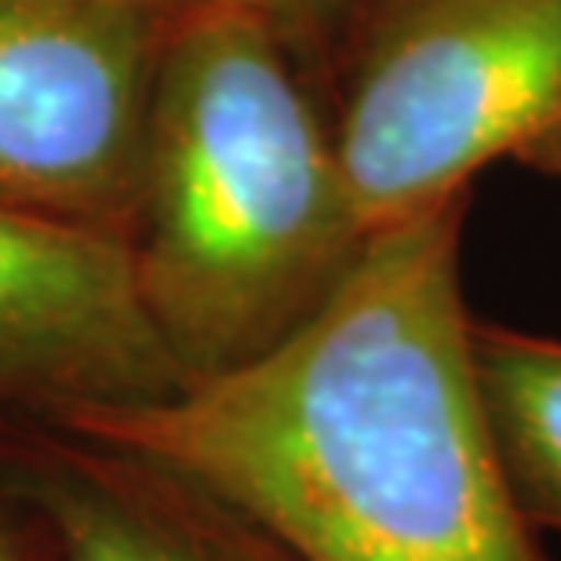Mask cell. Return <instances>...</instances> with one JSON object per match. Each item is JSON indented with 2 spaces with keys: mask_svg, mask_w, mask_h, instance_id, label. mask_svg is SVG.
Here are the masks:
<instances>
[{
  "mask_svg": "<svg viewBox=\"0 0 561 561\" xmlns=\"http://www.w3.org/2000/svg\"><path fill=\"white\" fill-rule=\"evenodd\" d=\"M470 197L373 233L271 351L55 420L238 511L288 561H551L492 437L463 296Z\"/></svg>",
  "mask_w": 561,
  "mask_h": 561,
  "instance_id": "6da1fadb",
  "label": "cell"
},
{
  "mask_svg": "<svg viewBox=\"0 0 561 561\" xmlns=\"http://www.w3.org/2000/svg\"><path fill=\"white\" fill-rule=\"evenodd\" d=\"M128 244L146 313L190 383L271 351L362 260L368 233L332 128L274 19L230 0H175Z\"/></svg>",
  "mask_w": 561,
  "mask_h": 561,
  "instance_id": "7a4b0ae2",
  "label": "cell"
},
{
  "mask_svg": "<svg viewBox=\"0 0 561 561\" xmlns=\"http://www.w3.org/2000/svg\"><path fill=\"white\" fill-rule=\"evenodd\" d=\"M332 139L368 238L507 157L558 168L561 0H376Z\"/></svg>",
  "mask_w": 561,
  "mask_h": 561,
  "instance_id": "3957f363",
  "label": "cell"
},
{
  "mask_svg": "<svg viewBox=\"0 0 561 561\" xmlns=\"http://www.w3.org/2000/svg\"><path fill=\"white\" fill-rule=\"evenodd\" d=\"M175 0L0 4V205L128 233Z\"/></svg>",
  "mask_w": 561,
  "mask_h": 561,
  "instance_id": "277c9868",
  "label": "cell"
},
{
  "mask_svg": "<svg viewBox=\"0 0 561 561\" xmlns=\"http://www.w3.org/2000/svg\"><path fill=\"white\" fill-rule=\"evenodd\" d=\"M186 383L146 313L128 233L0 205V416L55 423Z\"/></svg>",
  "mask_w": 561,
  "mask_h": 561,
  "instance_id": "5b68a950",
  "label": "cell"
},
{
  "mask_svg": "<svg viewBox=\"0 0 561 561\" xmlns=\"http://www.w3.org/2000/svg\"><path fill=\"white\" fill-rule=\"evenodd\" d=\"M8 470L62 561H288L194 481L62 426L11 445Z\"/></svg>",
  "mask_w": 561,
  "mask_h": 561,
  "instance_id": "8992f818",
  "label": "cell"
},
{
  "mask_svg": "<svg viewBox=\"0 0 561 561\" xmlns=\"http://www.w3.org/2000/svg\"><path fill=\"white\" fill-rule=\"evenodd\" d=\"M474 362L514 496L561 540V335L474 318Z\"/></svg>",
  "mask_w": 561,
  "mask_h": 561,
  "instance_id": "52a82bcc",
  "label": "cell"
},
{
  "mask_svg": "<svg viewBox=\"0 0 561 561\" xmlns=\"http://www.w3.org/2000/svg\"><path fill=\"white\" fill-rule=\"evenodd\" d=\"M230 4H241V8L260 11V15L274 19L277 26L285 30L288 22H296L302 15H310V11H318L324 0H230Z\"/></svg>",
  "mask_w": 561,
  "mask_h": 561,
  "instance_id": "ba28073f",
  "label": "cell"
},
{
  "mask_svg": "<svg viewBox=\"0 0 561 561\" xmlns=\"http://www.w3.org/2000/svg\"><path fill=\"white\" fill-rule=\"evenodd\" d=\"M0 561H22V554H19V547H15V540L0 529Z\"/></svg>",
  "mask_w": 561,
  "mask_h": 561,
  "instance_id": "9c48e42d",
  "label": "cell"
},
{
  "mask_svg": "<svg viewBox=\"0 0 561 561\" xmlns=\"http://www.w3.org/2000/svg\"><path fill=\"white\" fill-rule=\"evenodd\" d=\"M0 4H8V0H0Z\"/></svg>",
  "mask_w": 561,
  "mask_h": 561,
  "instance_id": "30bf717a",
  "label": "cell"
}]
</instances>
